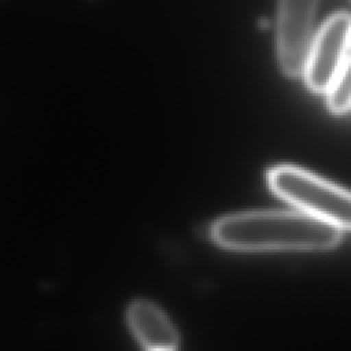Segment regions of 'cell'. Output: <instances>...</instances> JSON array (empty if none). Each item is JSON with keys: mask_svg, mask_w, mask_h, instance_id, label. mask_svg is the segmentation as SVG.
<instances>
[{"mask_svg": "<svg viewBox=\"0 0 351 351\" xmlns=\"http://www.w3.org/2000/svg\"><path fill=\"white\" fill-rule=\"evenodd\" d=\"M211 239L233 251H325L341 241V230L302 211H247L222 217Z\"/></svg>", "mask_w": 351, "mask_h": 351, "instance_id": "obj_1", "label": "cell"}, {"mask_svg": "<svg viewBox=\"0 0 351 351\" xmlns=\"http://www.w3.org/2000/svg\"><path fill=\"white\" fill-rule=\"evenodd\" d=\"M267 185L298 211L351 230V192L292 165H278L267 171Z\"/></svg>", "mask_w": 351, "mask_h": 351, "instance_id": "obj_2", "label": "cell"}, {"mask_svg": "<svg viewBox=\"0 0 351 351\" xmlns=\"http://www.w3.org/2000/svg\"><path fill=\"white\" fill-rule=\"evenodd\" d=\"M319 0H278L277 58L282 73L300 77L314 40V22Z\"/></svg>", "mask_w": 351, "mask_h": 351, "instance_id": "obj_3", "label": "cell"}, {"mask_svg": "<svg viewBox=\"0 0 351 351\" xmlns=\"http://www.w3.org/2000/svg\"><path fill=\"white\" fill-rule=\"evenodd\" d=\"M351 47V15L336 12L330 15L314 36L306 67V85L315 93H326L339 70L347 60Z\"/></svg>", "mask_w": 351, "mask_h": 351, "instance_id": "obj_4", "label": "cell"}, {"mask_svg": "<svg viewBox=\"0 0 351 351\" xmlns=\"http://www.w3.org/2000/svg\"><path fill=\"white\" fill-rule=\"evenodd\" d=\"M128 324L147 351H176L178 333L167 315L148 300H136L128 308Z\"/></svg>", "mask_w": 351, "mask_h": 351, "instance_id": "obj_5", "label": "cell"}, {"mask_svg": "<svg viewBox=\"0 0 351 351\" xmlns=\"http://www.w3.org/2000/svg\"><path fill=\"white\" fill-rule=\"evenodd\" d=\"M325 95L332 114L340 115L351 110V58L344 62Z\"/></svg>", "mask_w": 351, "mask_h": 351, "instance_id": "obj_6", "label": "cell"}, {"mask_svg": "<svg viewBox=\"0 0 351 351\" xmlns=\"http://www.w3.org/2000/svg\"><path fill=\"white\" fill-rule=\"evenodd\" d=\"M350 1H351V0H350Z\"/></svg>", "mask_w": 351, "mask_h": 351, "instance_id": "obj_7", "label": "cell"}]
</instances>
